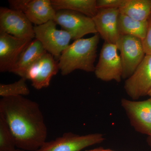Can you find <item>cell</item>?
Masks as SVG:
<instances>
[{
  "instance_id": "1",
  "label": "cell",
  "mask_w": 151,
  "mask_h": 151,
  "mask_svg": "<svg viewBox=\"0 0 151 151\" xmlns=\"http://www.w3.org/2000/svg\"><path fill=\"white\" fill-rule=\"evenodd\" d=\"M0 118L9 127L18 148L35 151L46 142L47 128L36 102L22 96L2 97Z\"/></svg>"
},
{
  "instance_id": "2",
  "label": "cell",
  "mask_w": 151,
  "mask_h": 151,
  "mask_svg": "<svg viewBox=\"0 0 151 151\" xmlns=\"http://www.w3.org/2000/svg\"><path fill=\"white\" fill-rule=\"evenodd\" d=\"M99 41L100 36L97 33L88 38L76 40L69 45L58 60L61 74L66 76L76 70L94 72Z\"/></svg>"
},
{
  "instance_id": "3",
  "label": "cell",
  "mask_w": 151,
  "mask_h": 151,
  "mask_svg": "<svg viewBox=\"0 0 151 151\" xmlns=\"http://www.w3.org/2000/svg\"><path fill=\"white\" fill-rule=\"evenodd\" d=\"M54 20L34 27L35 38L42 44L47 52L55 60H59L63 52L67 48L72 39L69 33L58 29Z\"/></svg>"
},
{
  "instance_id": "4",
  "label": "cell",
  "mask_w": 151,
  "mask_h": 151,
  "mask_svg": "<svg viewBox=\"0 0 151 151\" xmlns=\"http://www.w3.org/2000/svg\"><path fill=\"white\" fill-rule=\"evenodd\" d=\"M118 50L116 45L104 42L94 71L97 78L105 81L121 82L123 66Z\"/></svg>"
},
{
  "instance_id": "5",
  "label": "cell",
  "mask_w": 151,
  "mask_h": 151,
  "mask_svg": "<svg viewBox=\"0 0 151 151\" xmlns=\"http://www.w3.org/2000/svg\"><path fill=\"white\" fill-rule=\"evenodd\" d=\"M116 45L121 53L122 78L127 79L134 73L145 56L142 41L132 36L120 35Z\"/></svg>"
},
{
  "instance_id": "6",
  "label": "cell",
  "mask_w": 151,
  "mask_h": 151,
  "mask_svg": "<svg viewBox=\"0 0 151 151\" xmlns=\"http://www.w3.org/2000/svg\"><path fill=\"white\" fill-rule=\"evenodd\" d=\"M105 139L100 133L81 136L67 132L55 139L45 142L35 151H81L89 146L103 142Z\"/></svg>"
},
{
  "instance_id": "7",
  "label": "cell",
  "mask_w": 151,
  "mask_h": 151,
  "mask_svg": "<svg viewBox=\"0 0 151 151\" xmlns=\"http://www.w3.org/2000/svg\"><path fill=\"white\" fill-rule=\"evenodd\" d=\"M54 21L63 29L69 33L72 39L75 40L81 39L86 35L97 33L92 18L74 11H56Z\"/></svg>"
},
{
  "instance_id": "8",
  "label": "cell",
  "mask_w": 151,
  "mask_h": 151,
  "mask_svg": "<svg viewBox=\"0 0 151 151\" xmlns=\"http://www.w3.org/2000/svg\"><path fill=\"white\" fill-rule=\"evenodd\" d=\"M0 32L18 38H35L34 27L24 14L6 7L0 9Z\"/></svg>"
},
{
  "instance_id": "9",
  "label": "cell",
  "mask_w": 151,
  "mask_h": 151,
  "mask_svg": "<svg viewBox=\"0 0 151 151\" xmlns=\"http://www.w3.org/2000/svg\"><path fill=\"white\" fill-rule=\"evenodd\" d=\"M10 9L24 14L36 25L54 20L56 11L50 0H10Z\"/></svg>"
},
{
  "instance_id": "10",
  "label": "cell",
  "mask_w": 151,
  "mask_h": 151,
  "mask_svg": "<svg viewBox=\"0 0 151 151\" xmlns=\"http://www.w3.org/2000/svg\"><path fill=\"white\" fill-rule=\"evenodd\" d=\"M121 104L135 130L151 137V97L140 101L123 98Z\"/></svg>"
},
{
  "instance_id": "11",
  "label": "cell",
  "mask_w": 151,
  "mask_h": 151,
  "mask_svg": "<svg viewBox=\"0 0 151 151\" xmlns=\"http://www.w3.org/2000/svg\"><path fill=\"white\" fill-rule=\"evenodd\" d=\"M59 70L58 61L47 52L28 68L24 78L31 81L33 87L40 90L49 86L52 78Z\"/></svg>"
},
{
  "instance_id": "12",
  "label": "cell",
  "mask_w": 151,
  "mask_h": 151,
  "mask_svg": "<svg viewBox=\"0 0 151 151\" xmlns=\"http://www.w3.org/2000/svg\"><path fill=\"white\" fill-rule=\"evenodd\" d=\"M32 39L18 38L0 32V71L10 72Z\"/></svg>"
},
{
  "instance_id": "13",
  "label": "cell",
  "mask_w": 151,
  "mask_h": 151,
  "mask_svg": "<svg viewBox=\"0 0 151 151\" xmlns=\"http://www.w3.org/2000/svg\"><path fill=\"white\" fill-rule=\"evenodd\" d=\"M124 87L134 100L148 95L151 88V55H146L134 73L126 79Z\"/></svg>"
},
{
  "instance_id": "14",
  "label": "cell",
  "mask_w": 151,
  "mask_h": 151,
  "mask_svg": "<svg viewBox=\"0 0 151 151\" xmlns=\"http://www.w3.org/2000/svg\"><path fill=\"white\" fill-rule=\"evenodd\" d=\"M119 9H99L92 18L97 33L105 42L116 45L120 37L118 30Z\"/></svg>"
},
{
  "instance_id": "15",
  "label": "cell",
  "mask_w": 151,
  "mask_h": 151,
  "mask_svg": "<svg viewBox=\"0 0 151 151\" xmlns=\"http://www.w3.org/2000/svg\"><path fill=\"white\" fill-rule=\"evenodd\" d=\"M47 52L39 41L36 39L33 40L22 52L9 72L24 78L28 68Z\"/></svg>"
},
{
  "instance_id": "16",
  "label": "cell",
  "mask_w": 151,
  "mask_h": 151,
  "mask_svg": "<svg viewBox=\"0 0 151 151\" xmlns=\"http://www.w3.org/2000/svg\"><path fill=\"white\" fill-rule=\"evenodd\" d=\"M51 2L56 11H74L92 18L95 16L98 10L96 0H51Z\"/></svg>"
},
{
  "instance_id": "17",
  "label": "cell",
  "mask_w": 151,
  "mask_h": 151,
  "mask_svg": "<svg viewBox=\"0 0 151 151\" xmlns=\"http://www.w3.org/2000/svg\"><path fill=\"white\" fill-rule=\"evenodd\" d=\"M148 28V21H140L123 14H119L118 30L120 35H131L142 41L145 38Z\"/></svg>"
},
{
  "instance_id": "18",
  "label": "cell",
  "mask_w": 151,
  "mask_h": 151,
  "mask_svg": "<svg viewBox=\"0 0 151 151\" xmlns=\"http://www.w3.org/2000/svg\"><path fill=\"white\" fill-rule=\"evenodd\" d=\"M120 14L138 21L147 20L151 15V0H125Z\"/></svg>"
},
{
  "instance_id": "19",
  "label": "cell",
  "mask_w": 151,
  "mask_h": 151,
  "mask_svg": "<svg viewBox=\"0 0 151 151\" xmlns=\"http://www.w3.org/2000/svg\"><path fill=\"white\" fill-rule=\"evenodd\" d=\"M27 79L21 78L12 84H0V95L2 97L25 96L30 93Z\"/></svg>"
},
{
  "instance_id": "20",
  "label": "cell",
  "mask_w": 151,
  "mask_h": 151,
  "mask_svg": "<svg viewBox=\"0 0 151 151\" xmlns=\"http://www.w3.org/2000/svg\"><path fill=\"white\" fill-rule=\"evenodd\" d=\"M15 138L6 122L0 118V151L16 150Z\"/></svg>"
},
{
  "instance_id": "21",
  "label": "cell",
  "mask_w": 151,
  "mask_h": 151,
  "mask_svg": "<svg viewBox=\"0 0 151 151\" xmlns=\"http://www.w3.org/2000/svg\"><path fill=\"white\" fill-rule=\"evenodd\" d=\"M125 0H97V9H120Z\"/></svg>"
},
{
  "instance_id": "22",
  "label": "cell",
  "mask_w": 151,
  "mask_h": 151,
  "mask_svg": "<svg viewBox=\"0 0 151 151\" xmlns=\"http://www.w3.org/2000/svg\"><path fill=\"white\" fill-rule=\"evenodd\" d=\"M148 28L145 38L142 41L144 51L146 55H151V15L148 19Z\"/></svg>"
},
{
  "instance_id": "23",
  "label": "cell",
  "mask_w": 151,
  "mask_h": 151,
  "mask_svg": "<svg viewBox=\"0 0 151 151\" xmlns=\"http://www.w3.org/2000/svg\"><path fill=\"white\" fill-rule=\"evenodd\" d=\"M85 151H114L110 149H105L103 148H96L92 149V150H88Z\"/></svg>"
},
{
  "instance_id": "24",
  "label": "cell",
  "mask_w": 151,
  "mask_h": 151,
  "mask_svg": "<svg viewBox=\"0 0 151 151\" xmlns=\"http://www.w3.org/2000/svg\"><path fill=\"white\" fill-rule=\"evenodd\" d=\"M147 142L149 145V146L151 147V137H148L147 139Z\"/></svg>"
},
{
  "instance_id": "25",
  "label": "cell",
  "mask_w": 151,
  "mask_h": 151,
  "mask_svg": "<svg viewBox=\"0 0 151 151\" xmlns=\"http://www.w3.org/2000/svg\"><path fill=\"white\" fill-rule=\"evenodd\" d=\"M14 151H27L24 150H22V149H16V150H14Z\"/></svg>"
},
{
  "instance_id": "26",
  "label": "cell",
  "mask_w": 151,
  "mask_h": 151,
  "mask_svg": "<svg viewBox=\"0 0 151 151\" xmlns=\"http://www.w3.org/2000/svg\"><path fill=\"white\" fill-rule=\"evenodd\" d=\"M147 95H148V96H150V97H151V89H150V91H149Z\"/></svg>"
}]
</instances>
